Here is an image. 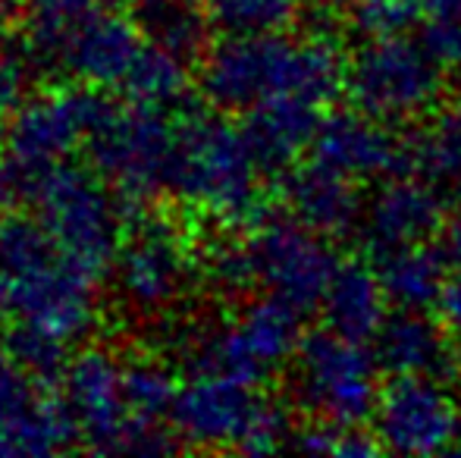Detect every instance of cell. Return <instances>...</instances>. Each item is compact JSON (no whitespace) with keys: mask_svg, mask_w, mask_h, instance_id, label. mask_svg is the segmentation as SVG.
Wrapping results in <instances>:
<instances>
[{"mask_svg":"<svg viewBox=\"0 0 461 458\" xmlns=\"http://www.w3.org/2000/svg\"><path fill=\"white\" fill-rule=\"evenodd\" d=\"M348 60L333 31L321 25L302 41L283 31L223 35L201 63V94L217 111H251L276 94L314 101L327 107L346 92Z\"/></svg>","mask_w":461,"mask_h":458,"instance_id":"cell-1","label":"cell"},{"mask_svg":"<svg viewBox=\"0 0 461 458\" xmlns=\"http://www.w3.org/2000/svg\"><path fill=\"white\" fill-rule=\"evenodd\" d=\"M95 283L63 255L41 220L25 214L0 220V305L19 324L79 343L95 327Z\"/></svg>","mask_w":461,"mask_h":458,"instance_id":"cell-2","label":"cell"},{"mask_svg":"<svg viewBox=\"0 0 461 458\" xmlns=\"http://www.w3.org/2000/svg\"><path fill=\"white\" fill-rule=\"evenodd\" d=\"M261 173L242 126L201 111L176 122L167 189L179 202L220 217L226 227L258 229L270 220V202L258 185Z\"/></svg>","mask_w":461,"mask_h":458,"instance_id":"cell-3","label":"cell"},{"mask_svg":"<svg viewBox=\"0 0 461 458\" xmlns=\"http://www.w3.org/2000/svg\"><path fill=\"white\" fill-rule=\"evenodd\" d=\"M38 208V220L48 227L60 251L86 270L92 280H101L120 257L122 211L113 192L104 189L82 166L48 164L32 166L29 198Z\"/></svg>","mask_w":461,"mask_h":458,"instance_id":"cell-4","label":"cell"},{"mask_svg":"<svg viewBox=\"0 0 461 458\" xmlns=\"http://www.w3.org/2000/svg\"><path fill=\"white\" fill-rule=\"evenodd\" d=\"M95 173L113 189L126 220H141L145 202L167 189L173 148H176V122L164 107L135 104L110 116L86 141Z\"/></svg>","mask_w":461,"mask_h":458,"instance_id":"cell-5","label":"cell"},{"mask_svg":"<svg viewBox=\"0 0 461 458\" xmlns=\"http://www.w3.org/2000/svg\"><path fill=\"white\" fill-rule=\"evenodd\" d=\"M292 371V399L314 421L333 427H361L376 411V358L365 343L339 337L327 324L308 330L298 343Z\"/></svg>","mask_w":461,"mask_h":458,"instance_id":"cell-6","label":"cell"},{"mask_svg":"<svg viewBox=\"0 0 461 458\" xmlns=\"http://www.w3.org/2000/svg\"><path fill=\"white\" fill-rule=\"evenodd\" d=\"M443 88V67L418 38H367L348 60V101L355 111L383 122L414 120L433 111Z\"/></svg>","mask_w":461,"mask_h":458,"instance_id":"cell-7","label":"cell"},{"mask_svg":"<svg viewBox=\"0 0 461 458\" xmlns=\"http://www.w3.org/2000/svg\"><path fill=\"white\" fill-rule=\"evenodd\" d=\"M304 311L283 295H264L251 301L236 324L192 339L188 364L194 373H220L239 383L258 386L267 373L295 355L302 343Z\"/></svg>","mask_w":461,"mask_h":458,"instance_id":"cell-8","label":"cell"},{"mask_svg":"<svg viewBox=\"0 0 461 458\" xmlns=\"http://www.w3.org/2000/svg\"><path fill=\"white\" fill-rule=\"evenodd\" d=\"M249 251L255 261L258 286L283 295L304 314L323 305V295L342 264L330 238L295 217H270L249 238Z\"/></svg>","mask_w":461,"mask_h":458,"instance_id":"cell-9","label":"cell"},{"mask_svg":"<svg viewBox=\"0 0 461 458\" xmlns=\"http://www.w3.org/2000/svg\"><path fill=\"white\" fill-rule=\"evenodd\" d=\"M458 427L461 415L456 396L443 390V380L427 373H393L380 390L374 430L386 453H461L456 446Z\"/></svg>","mask_w":461,"mask_h":458,"instance_id":"cell-10","label":"cell"},{"mask_svg":"<svg viewBox=\"0 0 461 458\" xmlns=\"http://www.w3.org/2000/svg\"><path fill=\"white\" fill-rule=\"evenodd\" d=\"M116 113L104 88L79 85L32 98L23 104L6 129V151L25 166H48L67 157L73 148L92 139Z\"/></svg>","mask_w":461,"mask_h":458,"instance_id":"cell-11","label":"cell"},{"mask_svg":"<svg viewBox=\"0 0 461 458\" xmlns=\"http://www.w3.org/2000/svg\"><path fill=\"white\" fill-rule=\"evenodd\" d=\"M267 399L255 386L220 373H194L192 383L176 392L170 424L185 446L236 449L251 434Z\"/></svg>","mask_w":461,"mask_h":458,"instance_id":"cell-12","label":"cell"},{"mask_svg":"<svg viewBox=\"0 0 461 458\" xmlns=\"http://www.w3.org/2000/svg\"><path fill=\"white\" fill-rule=\"evenodd\" d=\"M192 261L179 232L160 220H139L116 257V286L132 311L160 314L185 292Z\"/></svg>","mask_w":461,"mask_h":458,"instance_id":"cell-13","label":"cell"},{"mask_svg":"<svg viewBox=\"0 0 461 458\" xmlns=\"http://www.w3.org/2000/svg\"><path fill=\"white\" fill-rule=\"evenodd\" d=\"M63 405L79 427V440L97 453H120L129 405L122 396V367L104 348H86L63 367Z\"/></svg>","mask_w":461,"mask_h":458,"instance_id":"cell-14","label":"cell"},{"mask_svg":"<svg viewBox=\"0 0 461 458\" xmlns=\"http://www.w3.org/2000/svg\"><path fill=\"white\" fill-rule=\"evenodd\" d=\"M311 160L352 179L411 176L408 170V141L389 132L383 120L361 111H339L323 116L317 139L311 145Z\"/></svg>","mask_w":461,"mask_h":458,"instance_id":"cell-15","label":"cell"},{"mask_svg":"<svg viewBox=\"0 0 461 458\" xmlns=\"http://www.w3.org/2000/svg\"><path fill=\"white\" fill-rule=\"evenodd\" d=\"M141 48L145 44L135 16H126L116 6L95 4L69 31L60 69L82 85L113 88L126 82Z\"/></svg>","mask_w":461,"mask_h":458,"instance_id":"cell-16","label":"cell"},{"mask_svg":"<svg viewBox=\"0 0 461 458\" xmlns=\"http://www.w3.org/2000/svg\"><path fill=\"white\" fill-rule=\"evenodd\" d=\"M449 220L443 195L433 183H418L408 176H393L370 202L365 214V238L370 257L405 245L430 242Z\"/></svg>","mask_w":461,"mask_h":458,"instance_id":"cell-17","label":"cell"},{"mask_svg":"<svg viewBox=\"0 0 461 458\" xmlns=\"http://www.w3.org/2000/svg\"><path fill=\"white\" fill-rule=\"evenodd\" d=\"M279 195L295 220L327 238L352 236L361 223V192L355 179L317 160L289 166L283 173Z\"/></svg>","mask_w":461,"mask_h":458,"instance_id":"cell-18","label":"cell"},{"mask_svg":"<svg viewBox=\"0 0 461 458\" xmlns=\"http://www.w3.org/2000/svg\"><path fill=\"white\" fill-rule=\"evenodd\" d=\"M374 358L389 373H427L446 380L456 373L461 352L446 324L418 308H399L374 337Z\"/></svg>","mask_w":461,"mask_h":458,"instance_id":"cell-19","label":"cell"},{"mask_svg":"<svg viewBox=\"0 0 461 458\" xmlns=\"http://www.w3.org/2000/svg\"><path fill=\"white\" fill-rule=\"evenodd\" d=\"M321 122V104L295 98V94H276L245 111L242 129L261 170L267 176H276L289 170L302 151H311Z\"/></svg>","mask_w":461,"mask_h":458,"instance_id":"cell-20","label":"cell"},{"mask_svg":"<svg viewBox=\"0 0 461 458\" xmlns=\"http://www.w3.org/2000/svg\"><path fill=\"white\" fill-rule=\"evenodd\" d=\"M386 305L389 295L383 289L376 267H367L365 261H346L336 270L321 308L330 330L352 339V343L367 346L374 343L383 320L389 318Z\"/></svg>","mask_w":461,"mask_h":458,"instance_id":"cell-21","label":"cell"},{"mask_svg":"<svg viewBox=\"0 0 461 458\" xmlns=\"http://www.w3.org/2000/svg\"><path fill=\"white\" fill-rule=\"evenodd\" d=\"M374 267L380 274L389 301L395 308H418V311H427L430 305H437L452 270L446 264V257L439 255V248L433 245V238L374 255Z\"/></svg>","mask_w":461,"mask_h":458,"instance_id":"cell-22","label":"cell"},{"mask_svg":"<svg viewBox=\"0 0 461 458\" xmlns=\"http://www.w3.org/2000/svg\"><path fill=\"white\" fill-rule=\"evenodd\" d=\"M79 440L73 415L67 405L32 399L25 409L0 418V458L16 455H54Z\"/></svg>","mask_w":461,"mask_h":458,"instance_id":"cell-23","label":"cell"},{"mask_svg":"<svg viewBox=\"0 0 461 458\" xmlns=\"http://www.w3.org/2000/svg\"><path fill=\"white\" fill-rule=\"evenodd\" d=\"M97 0H32L25 19V63L38 69H60L69 31Z\"/></svg>","mask_w":461,"mask_h":458,"instance_id":"cell-24","label":"cell"},{"mask_svg":"<svg viewBox=\"0 0 461 458\" xmlns=\"http://www.w3.org/2000/svg\"><path fill=\"white\" fill-rule=\"evenodd\" d=\"M408 170L424 179L461 183V101L443 107L430 126L408 135Z\"/></svg>","mask_w":461,"mask_h":458,"instance_id":"cell-25","label":"cell"},{"mask_svg":"<svg viewBox=\"0 0 461 458\" xmlns=\"http://www.w3.org/2000/svg\"><path fill=\"white\" fill-rule=\"evenodd\" d=\"M126 94L135 104L148 107H170L179 104L188 92V67L185 57L160 48V44H145L122 82Z\"/></svg>","mask_w":461,"mask_h":458,"instance_id":"cell-26","label":"cell"},{"mask_svg":"<svg viewBox=\"0 0 461 458\" xmlns=\"http://www.w3.org/2000/svg\"><path fill=\"white\" fill-rule=\"evenodd\" d=\"M298 0H207L211 25L223 35L283 31L295 19Z\"/></svg>","mask_w":461,"mask_h":458,"instance_id":"cell-27","label":"cell"},{"mask_svg":"<svg viewBox=\"0 0 461 458\" xmlns=\"http://www.w3.org/2000/svg\"><path fill=\"white\" fill-rule=\"evenodd\" d=\"M176 380L158 361H132L122 367V396H126L129 415L145 418V421H160L170 415L176 402Z\"/></svg>","mask_w":461,"mask_h":458,"instance_id":"cell-28","label":"cell"},{"mask_svg":"<svg viewBox=\"0 0 461 458\" xmlns=\"http://www.w3.org/2000/svg\"><path fill=\"white\" fill-rule=\"evenodd\" d=\"M67 346L57 339L54 333L41 330V327L19 324L6 333V355L23 367L29 377L38 380H54L67 367Z\"/></svg>","mask_w":461,"mask_h":458,"instance_id":"cell-29","label":"cell"},{"mask_svg":"<svg viewBox=\"0 0 461 458\" xmlns=\"http://www.w3.org/2000/svg\"><path fill=\"white\" fill-rule=\"evenodd\" d=\"M424 19L420 0H352L348 22L365 38L405 35L411 25Z\"/></svg>","mask_w":461,"mask_h":458,"instance_id":"cell-30","label":"cell"},{"mask_svg":"<svg viewBox=\"0 0 461 458\" xmlns=\"http://www.w3.org/2000/svg\"><path fill=\"white\" fill-rule=\"evenodd\" d=\"M204 274L213 289L223 295H242L251 286H258L255 261H251L249 242H217L204 255Z\"/></svg>","mask_w":461,"mask_h":458,"instance_id":"cell-31","label":"cell"},{"mask_svg":"<svg viewBox=\"0 0 461 458\" xmlns=\"http://www.w3.org/2000/svg\"><path fill=\"white\" fill-rule=\"evenodd\" d=\"M418 41L443 69H461V19H424Z\"/></svg>","mask_w":461,"mask_h":458,"instance_id":"cell-32","label":"cell"},{"mask_svg":"<svg viewBox=\"0 0 461 458\" xmlns=\"http://www.w3.org/2000/svg\"><path fill=\"white\" fill-rule=\"evenodd\" d=\"M32 399H35V392H32L29 373L10 355H0V418L25 409Z\"/></svg>","mask_w":461,"mask_h":458,"instance_id":"cell-33","label":"cell"},{"mask_svg":"<svg viewBox=\"0 0 461 458\" xmlns=\"http://www.w3.org/2000/svg\"><path fill=\"white\" fill-rule=\"evenodd\" d=\"M25 67L16 57H0V113L10 116L23 101Z\"/></svg>","mask_w":461,"mask_h":458,"instance_id":"cell-34","label":"cell"},{"mask_svg":"<svg viewBox=\"0 0 461 458\" xmlns=\"http://www.w3.org/2000/svg\"><path fill=\"white\" fill-rule=\"evenodd\" d=\"M437 308H439V318H443V324L449 327V333L456 337L458 352H461V267H456L449 274V280H446Z\"/></svg>","mask_w":461,"mask_h":458,"instance_id":"cell-35","label":"cell"},{"mask_svg":"<svg viewBox=\"0 0 461 458\" xmlns=\"http://www.w3.org/2000/svg\"><path fill=\"white\" fill-rule=\"evenodd\" d=\"M424 19H461V0H420Z\"/></svg>","mask_w":461,"mask_h":458,"instance_id":"cell-36","label":"cell"},{"mask_svg":"<svg viewBox=\"0 0 461 458\" xmlns=\"http://www.w3.org/2000/svg\"><path fill=\"white\" fill-rule=\"evenodd\" d=\"M132 6H207V0H132Z\"/></svg>","mask_w":461,"mask_h":458,"instance_id":"cell-37","label":"cell"},{"mask_svg":"<svg viewBox=\"0 0 461 458\" xmlns=\"http://www.w3.org/2000/svg\"><path fill=\"white\" fill-rule=\"evenodd\" d=\"M6 129H10V122H6V116L0 113V141H6Z\"/></svg>","mask_w":461,"mask_h":458,"instance_id":"cell-38","label":"cell"},{"mask_svg":"<svg viewBox=\"0 0 461 458\" xmlns=\"http://www.w3.org/2000/svg\"><path fill=\"white\" fill-rule=\"evenodd\" d=\"M456 92H458V101H461V69H456Z\"/></svg>","mask_w":461,"mask_h":458,"instance_id":"cell-39","label":"cell"},{"mask_svg":"<svg viewBox=\"0 0 461 458\" xmlns=\"http://www.w3.org/2000/svg\"><path fill=\"white\" fill-rule=\"evenodd\" d=\"M456 409H458V415H461V390L456 392Z\"/></svg>","mask_w":461,"mask_h":458,"instance_id":"cell-40","label":"cell"},{"mask_svg":"<svg viewBox=\"0 0 461 458\" xmlns=\"http://www.w3.org/2000/svg\"><path fill=\"white\" fill-rule=\"evenodd\" d=\"M13 4V0H0V10H4V6H10Z\"/></svg>","mask_w":461,"mask_h":458,"instance_id":"cell-41","label":"cell"},{"mask_svg":"<svg viewBox=\"0 0 461 458\" xmlns=\"http://www.w3.org/2000/svg\"><path fill=\"white\" fill-rule=\"evenodd\" d=\"M321 4H339V0H321Z\"/></svg>","mask_w":461,"mask_h":458,"instance_id":"cell-42","label":"cell"},{"mask_svg":"<svg viewBox=\"0 0 461 458\" xmlns=\"http://www.w3.org/2000/svg\"><path fill=\"white\" fill-rule=\"evenodd\" d=\"M456 214H458V217H461V204H458V208H456Z\"/></svg>","mask_w":461,"mask_h":458,"instance_id":"cell-43","label":"cell"},{"mask_svg":"<svg viewBox=\"0 0 461 458\" xmlns=\"http://www.w3.org/2000/svg\"><path fill=\"white\" fill-rule=\"evenodd\" d=\"M0 311H4V305H0Z\"/></svg>","mask_w":461,"mask_h":458,"instance_id":"cell-44","label":"cell"}]
</instances>
